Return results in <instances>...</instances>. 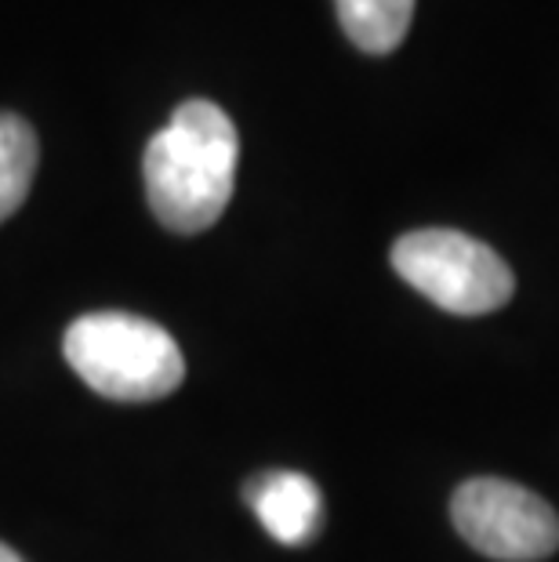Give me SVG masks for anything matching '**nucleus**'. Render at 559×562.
I'll return each instance as SVG.
<instances>
[{
  "mask_svg": "<svg viewBox=\"0 0 559 562\" xmlns=\"http://www.w3.org/2000/svg\"><path fill=\"white\" fill-rule=\"evenodd\" d=\"M338 22L360 52L389 55L407 37L414 0H335Z\"/></svg>",
  "mask_w": 559,
  "mask_h": 562,
  "instance_id": "6",
  "label": "nucleus"
},
{
  "mask_svg": "<svg viewBox=\"0 0 559 562\" xmlns=\"http://www.w3.org/2000/svg\"><path fill=\"white\" fill-rule=\"evenodd\" d=\"M41 146L33 127L15 113H0V222H8L30 196Z\"/></svg>",
  "mask_w": 559,
  "mask_h": 562,
  "instance_id": "7",
  "label": "nucleus"
},
{
  "mask_svg": "<svg viewBox=\"0 0 559 562\" xmlns=\"http://www.w3.org/2000/svg\"><path fill=\"white\" fill-rule=\"evenodd\" d=\"M236 160L241 138L222 105L208 99L178 105L142 157L149 207L164 229L178 236L211 229L233 200Z\"/></svg>",
  "mask_w": 559,
  "mask_h": 562,
  "instance_id": "1",
  "label": "nucleus"
},
{
  "mask_svg": "<svg viewBox=\"0 0 559 562\" xmlns=\"http://www.w3.org/2000/svg\"><path fill=\"white\" fill-rule=\"evenodd\" d=\"M66 363L105 400L153 403L182 385L186 360L160 323L135 313H88L69 323Z\"/></svg>",
  "mask_w": 559,
  "mask_h": 562,
  "instance_id": "2",
  "label": "nucleus"
},
{
  "mask_svg": "<svg viewBox=\"0 0 559 562\" xmlns=\"http://www.w3.org/2000/svg\"><path fill=\"white\" fill-rule=\"evenodd\" d=\"M392 269L444 313L483 316L516 291L508 261L458 229H418L392 244Z\"/></svg>",
  "mask_w": 559,
  "mask_h": 562,
  "instance_id": "3",
  "label": "nucleus"
},
{
  "mask_svg": "<svg viewBox=\"0 0 559 562\" xmlns=\"http://www.w3.org/2000/svg\"><path fill=\"white\" fill-rule=\"evenodd\" d=\"M450 522L461 541L497 562H538L559 548L556 508L534 490L480 475L455 490Z\"/></svg>",
  "mask_w": 559,
  "mask_h": 562,
  "instance_id": "4",
  "label": "nucleus"
},
{
  "mask_svg": "<svg viewBox=\"0 0 559 562\" xmlns=\"http://www.w3.org/2000/svg\"><path fill=\"white\" fill-rule=\"evenodd\" d=\"M0 562H26V559H22L15 548H8L4 541H0Z\"/></svg>",
  "mask_w": 559,
  "mask_h": 562,
  "instance_id": "8",
  "label": "nucleus"
},
{
  "mask_svg": "<svg viewBox=\"0 0 559 562\" xmlns=\"http://www.w3.org/2000/svg\"><path fill=\"white\" fill-rule=\"evenodd\" d=\"M244 501L280 544H309L324 526V494L305 472H261L247 480Z\"/></svg>",
  "mask_w": 559,
  "mask_h": 562,
  "instance_id": "5",
  "label": "nucleus"
}]
</instances>
